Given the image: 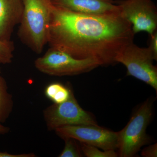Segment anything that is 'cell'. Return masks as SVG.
Segmentation results:
<instances>
[{
    "label": "cell",
    "instance_id": "cell-1",
    "mask_svg": "<svg viewBox=\"0 0 157 157\" xmlns=\"http://www.w3.org/2000/svg\"><path fill=\"white\" fill-rule=\"evenodd\" d=\"M131 24L120 10L103 14L78 13L53 6L48 44L78 59L100 66L115 63V57L133 42Z\"/></svg>",
    "mask_w": 157,
    "mask_h": 157
},
{
    "label": "cell",
    "instance_id": "cell-2",
    "mask_svg": "<svg viewBox=\"0 0 157 157\" xmlns=\"http://www.w3.org/2000/svg\"><path fill=\"white\" fill-rule=\"evenodd\" d=\"M23 10L18 36L34 52L42 53L48 44L53 5L52 0H22Z\"/></svg>",
    "mask_w": 157,
    "mask_h": 157
},
{
    "label": "cell",
    "instance_id": "cell-3",
    "mask_svg": "<svg viewBox=\"0 0 157 157\" xmlns=\"http://www.w3.org/2000/svg\"><path fill=\"white\" fill-rule=\"evenodd\" d=\"M153 101L147 99L135 111L124 128L117 132L119 156H134L150 139L146 129L153 115Z\"/></svg>",
    "mask_w": 157,
    "mask_h": 157
},
{
    "label": "cell",
    "instance_id": "cell-4",
    "mask_svg": "<svg viewBox=\"0 0 157 157\" xmlns=\"http://www.w3.org/2000/svg\"><path fill=\"white\" fill-rule=\"evenodd\" d=\"M39 72L51 76H75L87 73L99 67V63L91 59H78L69 54L50 48L34 62Z\"/></svg>",
    "mask_w": 157,
    "mask_h": 157
},
{
    "label": "cell",
    "instance_id": "cell-5",
    "mask_svg": "<svg viewBox=\"0 0 157 157\" xmlns=\"http://www.w3.org/2000/svg\"><path fill=\"white\" fill-rule=\"evenodd\" d=\"M153 54L147 48H141L132 42L115 57V63L126 68L127 75L133 76L150 86L157 91V68L153 64Z\"/></svg>",
    "mask_w": 157,
    "mask_h": 157
},
{
    "label": "cell",
    "instance_id": "cell-6",
    "mask_svg": "<svg viewBox=\"0 0 157 157\" xmlns=\"http://www.w3.org/2000/svg\"><path fill=\"white\" fill-rule=\"evenodd\" d=\"M43 116L47 129L50 131L66 126L98 124L92 114L78 104L73 89L67 101L46 107Z\"/></svg>",
    "mask_w": 157,
    "mask_h": 157
},
{
    "label": "cell",
    "instance_id": "cell-7",
    "mask_svg": "<svg viewBox=\"0 0 157 157\" xmlns=\"http://www.w3.org/2000/svg\"><path fill=\"white\" fill-rule=\"evenodd\" d=\"M54 131L63 139L73 138L104 151H115L117 149V132L110 131L98 124L66 126Z\"/></svg>",
    "mask_w": 157,
    "mask_h": 157
},
{
    "label": "cell",
    "instance_id": "cell-8",
    "mask_svg": "<svg viewBox=\"0 0 157 157\" xmlns=\"http://www.w3.org/2000/svg\"><path fill=\"white\" fill-rule=\"evenodd\" d=\"M115 2L123 17L132 25L135 35L145 32L150 36L156 31L157 8L151 0H120Z\"/></svg>",
    "mask_w": 157,
    "mask_h": 157
},
{
    "label": "cell",
    "instance_id": "cell-9",
    "mask_svg": "<svg viewBox=\"0 0 157 157\" xmlns=\"http://www.w3.org/2000/svg\"><path fill=\"white\" fill-rule=\"evenodd\" d=\"M54 6L78 13L103 14L119 10L113 0H52Z\"/></svg>",
    "mask_w": 157,
    "mask_h": 157
},
{
    "label": "cell",
    "instance_id": "cell-10",
    "mask_svg": "<svg viewBox=\"0 0 157 157\" xmlns=\"http://www.w3.org/2000/svg\"><path fill=\"white\" fill-rule=\"evenodd\" d=\"M23 10L22 0H0V39L11 40L14 28L20 22Z\"/></svg>",
    "mask_w": 157,
    "mask_h": 157
},
{
    "label": "cell",
    "instance_id": "cell-11",
    "mask_svg": "<svg viewBox=\"0 0 157 157\" xmlns=\"http://www.w3.org/2000/svg\"><path fill=\"white\" fill-rule=\"evenodd\" d=\"M13 97L9 92L6 79L0 76V124L6 122L13 110Z\"/></svg>",
    "mask_w": 157,
    "mask_h": 157
},
{
    "label": "cell",
    "instance_id": "cell-12",
    "mask_svg": "<svg viewBox=\"0 0 157 157\" xmlns=\"http://www.w3.org/2000/svg\"><path fill=\"white\" fill-rule=\"evenodd\" d=\"M72 90L69 85L65 86L60 82H54L46 86L44 94L45 97L54 104H61L69 99Z\"/></svg>",
    "mask_w": 157,
    "mask_h": 157
},
{
    "label": "cell",
    "instance_id": "cell-13",
    "mask_svg": "<svg viewBox=\"0 0 157 157\" xmlns=\"http://www.w3.org/2000/svg\"><path fill=\"white\" fill-rule=\"evenodd\" d=\"M82 154L87 157H117L118 153L115 150L102 151L95 146L79 142Z\"/></svg>",
    "mask_w": 157,
    "mask_h": 157
},
{
    "label": "cell",
    "instance_id": "cell-14",
    "mask_svg": "<svg viewBox=\"0 0 157 157\" xmlns=\"http://www.w3.org/2000/svg\"><path fill=\"white\" fill-rule=\"evenodd\" d=\"M65 141V147L59 157H82L83 156L80 145L76 140L72 138L63 139Z\"/></svg>",
    "mask_w": 157,
    "mask_h": 157
},
{
    "label": "cell",
    "instance_id": "cell-15",
    "mask_svg": "<svg viewBox=\"0 0 157 157\" xmlns=\"http://www.w3.org/2000/svg\"><path fill=\"white\" fill-rule=\"evenodd\" d=\"M14 43L0 39V64L11 63L14 57Z\"/></svg>",
    "mask_w": 157,
    "mask_h": 157
},
{
    "label": "cell",
    "instance_id": "cell-16",
    "mask_svg": "<svg viewBox=\"0 0 157 157\" xmlns=\"http://www.w3.org/2000/svg\"><path fill=\"white\" fill-rule=\"evenodd\" d=\"M141 155L144 157H157V143L149 145L144 149L141 152Z\"/></svg>",
    "mask_w": 157,
    "mask_h": 157
},
{
    "label": "cell",
    "instance_id": "cell-17",
    "mask_svg": "<svg viewBox=\"0 0 157 157\" xmlns=\"http://www.w3.org/2000/svg\"><path fill=\"white\" fill-rule=\"evenodd\" d=\"M150 41L148 48L153 54L155 60L157 59V32L156 31L154 33L150 36Z\"/></svg>",
    "mask_w": 157,
    "mask_h": 157
},
{
    "label": "cell",
    "instance_id": "cell-18",
    "mask_svg": "<svg viewBox=\"0 0 157 157\" xmlns=\"http://www.w3.org/2000/svg\"><path fill=\"white\" fill-rule=\"evenodd\" d=\"M36 155L33 153L20 154H11L7 152L0 151V157H35Z\"/></svg>",
    "mask_w": 157,
    "mask_h": 157
},
{
    "label": "cell",
    "instance_id": "cell-19",
    "mask_svg": "<svg viewBox=\"0 0 157 157\" xmlns=\"http://www.w3.org/2000/svg\"><path fill=\"white\" fill-rule=\"evenodd\" d=\"M10 128L0 124V135H6L10 132Z\"/></svg>",
    "mask_w": 157,
    "mask_h": 157
},
{
    "label": "cell",
    "instance_id": "cell-20",
    "mask_svg": "<svg viewBox=\"0 0 157 157\" xmlns=\"http://www.w3.org/2000/svg\"><path fill=\"white\" fill-rule=\"evenodd\" d=\"M0 76H1V69H0Z\"/></svg>",
    "mask_w": 157,
    "mask_h": 157
}]
</instances>
